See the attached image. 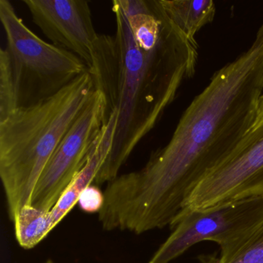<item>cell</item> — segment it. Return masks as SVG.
Listing matches in <instances>:
<instances>
[{
    "instance_id": "1",
    "label": "cell",
    "mask_w": 263,
    "mask_h": 263,
    "mask_svg": "<svg viewBox=\"0 0 263 263\" xmlns=\"http://www.w3.org/2000/svg\"><path fill=\"white\" fill-rule=\"evenodd\" d=\"M263 93V24L250 47L217 70L172 138L141 170L107 183L101 216L139 235L172 226L209 174L227 163L255 121Z\"/></svg>"
},
{
    "instance_id": "2",
    "label": "cell",
    "mask_w": 263,
    "mask_h": 263,
    "mask_svg": "<svg viewBox=\"0 0 263 263\" xmlns=\"http://www.w3.org/2000/svg\"><path fill=\"white\" fill-rule=\"evenodd\" d=\"M112 11L116 31L98 35L87 68L107 115L117 113L111 149L95 184L118 176L184 81L195 75L198 61V44L172 22L160 0H115Z\"/></svg>"
},
{
    "instance_id": "3",
    "label": "cell",
    "mask_w": 263,
    "mask_h": 263,
    "mask_svg": "<svg viewBox=\"0 0 263 263\" xmlns=\"http://www.w3.org/2000/svg\"><path fill=\"white\" fill-rule=\"evenodd\" d=\"M95 91L87 70L54 96L0 122V178L12 221L30 205L46 165Z\"/></svg>"
},
{
    "instance_id": "4",
    "label": "cell",
    "mask_w": 263,
    "mask_h": 263,
    "mask_svg": "<svg viewBox=\"0 0 263 263\" xmlns=\"http://www.w3.org/2000/svg\"><path fill=\"white\" fill-rule=\"evenodd\" d=\"M0 21L19 87L20 108L54 96L87 71L85 63L74 53L32 32L8 0H0Z\"/></svg>"
},
{
    "instance_id": "5",
    "label": "cell",
    "mask_w": 263,
    "mask_h": 263,
    "mask_svg": "<svg viewBox=\"0 0 263 263\" xmlns=\"http://www.w3.org/2000/svg\"><path fill=\"white\" fill-rule=\"evenodd\" d=\"M172 232L148 263H171L200 241L219 246L220 258L247 246L263 229V197L224 201L198 210H184L175 220Z\"/></svg>"
},
{
    "instance_id": "6",
    "label": "cell",
    "mask_w": 263,
    "mask_h": 263,
    "mask_svg": "<svg viewBox=\"0 0 263 263\" xmlns=\"http://www.w3.org/2000/svg\"><path fill=\"white\" fill-rule=\"evenodd\" d=\"M106 118L105 98L95 90L46 165L30 206L48 212L56 204L87 163Z\"/></svg>"
},
{
    "instance_id": "7",
    "label": "cell",
    "mask_w": 263,
    "mask_h": 263,
    "mask_svg": "<svg viewBox=\"0 0 263 263\" xmlns=\"http://www.w3.org/2000/svg\"><path fill=\"white\" fill-rule=\"evenodd\" d=\"M116 124L117 114L112 112L107 118L85 165L50 211L43 212L27 206L16 215L13 222L16 240L21 247L30 249L37 246L78 204L82 191L95 183L97 175L111 149Z\"/></svg>"
},
{
    "instance_id": "8",
    "label": "cell",
    "mask_w": 263,
    "mask_h": 263,
    "mask_svg": "<svg viewBox=\"0 0 263 263\" xmlns=\"http://www.w3.org/2000/svg\"><path fill=\"white\" fill-rule=\"evenodd\" d=\"M33 23L52 44L81 58L87 68L98 35L85 0H24Z\"/></svg>"
},
{
    "instance_id": "9",
    "label": "cell",
    "mask_w": 263,
    "mask_h": 263,
    "mask_svg": "<svg viewBox=\"0 0 263 263\" xmlns=\"http://www.w3.org/2000/svg\"><path fill=\"white\" fill-rule=\"evenodd\" d=\"M172 22L194 43L195 36L214 21L216 12L212 0H160Z\"/></svg>"
},
{
    "instance_id": "10",
    "label": "cell",
    "mask_w": 263,
    "mask_h": 263,
    "mask_svg": "<svg viewBox=\"0 0 263 263\" xmlns=\"http://www.w3.org/2000/svg\"><path fill=\"white\" fill-rule=\"evenodd\" d=\"M20 108L19 87L10 53L0 50V122Z\"/></svg>"
},
{
    "instance_id": "11",
    "label": "cell",
    "mask_w": 263,
    "mask_h": 263,
    "mask_svg": "<svg viewBox=\"0 0 263 263\" xmlns=\"http://www.w3.org/2000/svg\"><path fill=\"white\" fill-rule=\"evenodd\" d=\"M212 263H263V229L238 253L227 258H216Z\"/></svg>"
},
{
    "instance_id": "12",
    "label": "cell",
    "mask_w": 263,
    "mask_h": 263,
    "mask_svg": "<svg viewBox=\"0 0 263 263\" xmlns=\"http://www.w3.org/2000/svg\"><path fill=\"white\" fill-rule=\"evenodd\" d=\"M104 202V192L96 184H90L81 192L78 204L86 213H99Z\"/></svg>"
},
{
    "instance_id": "13",
    "label": "cell",
    "mask_w": 263,
    "mask_h": 263,
    "mask_svg": "<svg viewBox=\"0 0 263 263\" xmlns=\"http://www.w3.org/2000/svg\"><path fill=\"white\" fill-rule=\"evenodd\" d=\"M43 263H56V262H55V261H53V260H52V259H50V258H49V259L46 260V261Z\"/></svg>"
}]
</instances>
